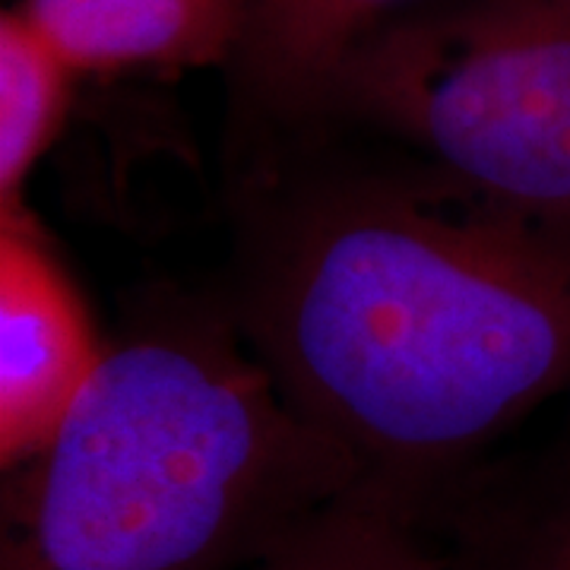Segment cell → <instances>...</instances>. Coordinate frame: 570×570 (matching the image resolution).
Wrapping results in <instances>:
<instances>
[{
	"instance_id": "cell-6",
	"label": "cell",
	"mask_w": 570,
	"mask_h": 570,
	"mask_svg": "<svg viewBox=\"0 0 570 570\" xmlns=\"http://www.w3.org/2000/svg\"><path fill=\"white\" fill-rule=\"evenodd\" d=\"M82 77L228 67L247 0H17Z\"/></svg>"
},
{
	"instance_id": "cell-5",
	"label": "cell",
	"mask_w": 570,
	"mask_h": 570,
	"mask_svg": "<svg viewBox=\"0 0 570 570\" xmlns=\"http://www.w3.org/2000/svg\"><path fill=\"white\" fill-rule=\"evenodd\" d=\"M419 0H247L228 61L235 118L273 137H302L358 41Z\"/></svg>"
},
{
	"instance_id": "cell-2",
	"label": "cell",
	"mask_w": 570,
	"mask_h": 570,
	"mask_svg": "<svg viewBox=\"0 0 570 570\" xmlns=\"http://www.w3.org/2000/svg\"><path fill=\"white\" fill-rule=\"evenodd\" d=\"M362 482L223 302H142L51 444L3 472L0 570H250Z\"/></svg>"
},
{
	"instance_id": "cell-8",
	"label": "cell",
	"mask_w": 570,
	"mask_h": 570,
	"mask_svg": "<svg viewBox=\"0 0 570 570\" xmlns=\"http://www.w3.org/2000/svg\"><path fill=\"white\" fill-rule=\"evenodd\" d=\"M444 570H570V479L463 489L441 508Z\"/></svg>"
},
{
	"instance_id": "cell-1",
	"label": "cell",
	"mask_w": 570,
	"mask_h": 570,
	"mask_svg": "<svg viewBox=\"0 0 570 570\" xmlns=\"http://www.w3.org/2000/svg\"><path fill=\"white\" fill-rule=\"evenodd\" d=\"M250 184L225 305L362 479L438 517L570 390V228L400 153Z\"/></svg>"
},
{
	"instance_id": "cell-9",
	"label": "cell",
	"mask_w": 570,
	"mask_h": 570,
	"mask_svg": "<svg viewBox=\"0 0 570 570\" xmlns=\"http://www.w3.org/2000/svg\"><path fill=\"white\" fill-rule=\"evenodd\" d=\"M80 80L20 3L0 13V209L22 206V187L61 137Z\"/></svg>"
},
{
	"instance_id": "cell-3",
	"label": "cell",
	"mask_w": 570,
	"mask_h": 570,
	"mask_svg": "<svg viewBox=\"0 0 570 570\" xmlns=\"http://www.w3.org/2000/svg\"><path fill=\"white\" fill-rule=\"evenodd\" d=\"M343 127L570 228V0L400 10L355 45L305 134Z\"/></svg>"
},
{
	"instance_id": "cell-4",
	"label": "cell",
	"mask_w": 570,
	"mask_h": 570,
	"mask_svg": "<svg viewBox=\"0 0 570 570\" xmlns=\"http://www.w3.org/2000/svg\"><path fill=\"white\" fill-rule=\"evenodd\" d=\"M108 343L73 276L26 206L0 209V466H26L51 444Z\"/></svg>"
},
{
	"instance_id": "cell-7",
	"label": "cell",
	"mask_w": 570,
	"mask_h": 570,
	"mask_svg": "<svg viewBox=\"0 0 570 570\" xmlns=\"http://www.w3.org/2000/svg\"><path fill=\"white\" fill-rule=\"evenodd\" d=\"M250 570H444L434 517L358 482Z\"/></svg>"
}]
</instances>
